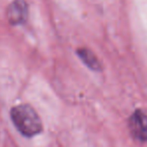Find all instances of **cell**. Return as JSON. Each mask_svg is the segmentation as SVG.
<instances>
[{
	"label": "cell",
	"mask_w": 147,
	"mask_h": 147,
	"mask_svg": "<svg viewBox=\"0 0 147 147\" xmlns=\"http://www.w3.org/2000/svg\"><path fill=\"white\" fill-rule=\"evenodd\" d=\"M10 118L18 132L27 138L38 135L43 130L38 113L28 104H20L11 108Z\"/></svg>",
	"instance_id": "6da1fadb"
},
{
	"label": "cell",
	"mask_w": 147,
	"mask_h": 147,
	"mask_svg": "<svg viewBox=\"0 0 147 147\" xmlns=\"http://www.w3.org/2000/svg\"><path fill=\"white\" fill-rule=\"evenodd\" d=\"M128 126L134 139L141 142L147 141V115L143 111H134L129 118Z\"/></svg>",
	"instance_id": "7a4b0ae2"
},
{
	"label": "cell",
	"mask_w": 147,
	"mask_h": 147,
	"mask_svg": "<svg viewBox=\"0 0 147 147\" xmlns=\"http://www.w3.org/2000/svg\"><path fill=\"white\" fill-rule=\"evenodd\" d=\"M29 7L25 0H13L7 7V19L11 25H21L28 18Z\"/></svg>",
	"instance_id": "3957f363"
},
{
	"label": "cell",
	"mask_w": 147,
	"mask_h": 147,
	"mask_svg": "<svg viewBox=\"0 0 147 147\" xmlns=\"http://www.w3.org/2000/svg\"><path fill=\"white\" fill-rule=\"evenodd\" d=\"M76 53L79 57V59L82 61V63L89 68L92 71L99 72L101 71V64L98 61L97 57L90 51L89 49L86 47H79L76 51Z\"/></svg>",
	"instance_id": "277c9868"
}]
</instances>
